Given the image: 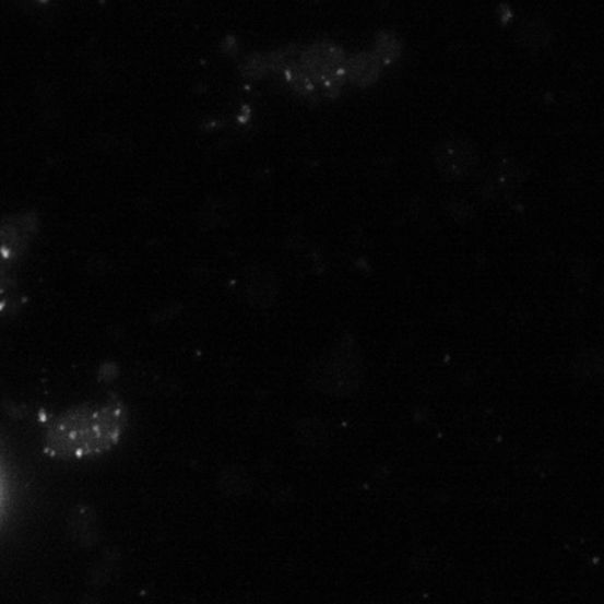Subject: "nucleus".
Segmentation results:
<instances>
[{
  "label": "nucleus",
  "mask_w": 604,
  "mask_h": 604,
  "mask_svg": "<svg viewBox=\"0 0 604 604\" xmlns=\"http://www.w3.org/2000/svg\"><path fill=\"white\" fill-rule=\"evenodd\" d=\"M381 66L374 51L350 56L346 61V80L355 86H371L380 78Z\"/></svg>",
  "instance_id": "nucleus-5"
},
{
  "label": "nucleus",
  "mask_w": 604,
  "mask_h": 604,
  "mask_svg": "<svg viewBox=\"0 0 604 604\" xmlns=\"http://www.w3.org/2000/svg\"><path fill=\"white\" fill-rule=\"evenodd\" d=\"M374 52L380 59L381 64H391L402 56V43L394 34H380L375 40Z\"/></svg>",
  "instance_id": "nucleus-6"
},
{
  "label": "nucleus",
  "mask_w": 604,
  "mask_h": 604,
  "mask_svg": "<svg viewBox=\"0 0 604 604\" xmlns=\"http://www.w3.org/2000/svg\"><path fill=\"white\" fill-rule=\"evenodd\" d=\"M37 228L39 218L33 212L5 217L0 222V256L4 259H15L26 252L36 237Z\"/></svg>",
  "instance_id": "nucleus-4"
},
{
  "label": "nucleus",
  "mask_w": 604,
  "mask_h": 604,
  "mask_svg": "<svg viewBox=\"0 0 604 604\" xmlns=\"http://www.w3.org/2000/svg\"><path fill=\"white\" fill-rule=\"evenodd\" d=\"M431 158L438 174L449 180H463L471 177L478 165L477 149L469 138L463 137L446 138L435 146Z\"/></svg>",
  "instance_id": "nucleus-3"
},
{
  "label": "nucleus",
  "mask_w": 604,
  "mask_h": 604,
  "mask_svg": "<svg viewBox=\"0 0 604 604\" xmlns=\"http://www.w3.org/2000/svg\"><path fill=\"white\" fill-rule=\"evenodd\" d=\"M347 56L334 44L318 43L287 59L283 74L299 93H312L321 87L328 95H337L346 80Z\"/></svg>",
  "instance_id": "nucleus-2"
},
{
  "label": "nucleus",
  "mask_w": 604,
  "mask_h": 604,
  "mask_svg": "<svg viewBox=\"0 0 604 604\" xmlns=\"http://www.w3.org/2000/svg\"><path fill=\"white\" fill-rule=\"evenodd\" d=\"M120 402L76 406L59 416L48 434V452L56 459L83 460L109 452L127 430Z\"/></svg>",
  "instance_id": "nucleus-1"
}]
</instances>
